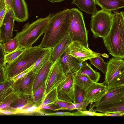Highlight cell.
Segmentation results:
<instances>
[{"label":"cell","mask_w":124,"mask_h":124,"mask_svg":"<svg viewBox=\"0 0 124 124\" xmlns=\"http://www.w3.org/2000/svg\"><path fill=\"white\" fill-rule=\"evenodd\" d=\"M4 66L3 65H0V70H1V68Z\"/></svg>","instance_id":"f5cc1de1"},{"label":"cell","mask_w":124,"mask_h":124,"mask_svg":"<svg viewBox=\"0 0 124 124\" xmlns=\"http://www.w3.org/2000/svg\"><path fill=\"white\" fill-rule=\"evenodd\" d=\"M90 63L104 74L107 70L108 64L101 57L99 56L89 59Z\"/></svg>","instance_id":"f546056e"},{"label":"cell","mask_w":124,"mask_h":124,"mask_svg":"<svg viewBox=\"0 0 124 124\" xmlns=\"http://www.w3.org/2000/svg\"><path fill=\"white\" fill-rule=\"evenodd\" d=\"M36 74L31 70L14 81L11 86L13 91L18 94H32L33 83Z\"/></svg>","instance_id":"7c38bea8"},{"label":"cell","mask_w":124,"mask_h":124,"mask_svg":"<svg viewBox=\"0 0 124 124\" xmlns=\"http://www.w3.org/2000/svg\"><path fill=\"white\" fill-rule=\"evenodd\" d=\"M52 48H47L37 60L32 67V70L37 73L49 60H51Z\"/></svg>","instance_id":"7402d4cb"},{"label":"cell","mask_w":124,"mask_h":124,"mask_svg":"<svg viewBox=\"0 0 124 124\" xmlns=\"http://www.w3.org/2000/svg\"><path fill=\"white\" fill-rule=\"evenodd\" d=\"M72 4H76L80 10L90 14L97 10L95 0H72Z\"/></svg>","instance_id":"44dd1931"},{"label":"cell","mask_w":124,"mask_h":124,"mask_svg":"<svg viewBox=\"0 0 124 124\" xmlns=\"http://www.w3.org/2000/svg\"><path fill=\"white\" fill-rule=\"evenodd\" d=\"M73 41L72 33L68 32L52 48L51 60L53 64L60 58Z\"/></svg>","instance_id":"9a60e30c"},{"label":"cell","mask_w":124,"mask_h":124,"mask_svg":"<svg viewBox=\"0 0 124 124\" xmlns=\"http://www.w3.org/2000/svg\"><path fill=\"white\" fill-rule=\"evenodd\" d=\"M15 21V16L12 9L7 10L0 29L3 43L12 38Z\"/></svg>","instance_id":"5bb4252c"},{"label":"cell","mask_w":124,"mask_h":124,"mask_svg":"<svg viewBox=\"0 0 124 124\" xmlns=\"http://www.w3.org/2000/svg\"><path fill=\"white\" fill-rule=\"evenodd\" d=\"M19 114L27 115H40L42 111L38 107L34 104L32 100L23 106L20 110H18Z\"/></svg>","instance_id":"cb8c5ba5"},{"label":"cell","mask_w":124,"mask_h":124,"mask_svg":"<svg viewBox=\"0 0 124 124\" xmlns=\"http://www.w3.org/2000/svg\"><path fill=\"white\" fill-rule=\"evenodd\" d=\"M7 10L12 9V0H4Z\"/></svg>","instance_id":"c3c4849f"},{"label":"cell","mask_w":124,"mask_h":124,"mask_svg":"<svg viewBox=\"0 0 124 124\" xmlns=\"http://www.w3.org/2000/svg\"><path fill=\"white\" fill-rule=\"evenodd\" d=\"M122 86H124V73L116 78L107 87L108 90Z\"/></svg>","instance_id":"d590c367"},{"label":"cell","mask_w":124,"mask_h":124,"mask_svg":"<svg viewBox=\"0 0 124 124\" xmlns=\"http://www.w3.org/2000/svg\"><path fill=\"white\" fill-rule=\"evenodd\" d=\"M90 102L88 101L85 100L79 103L72 104L63 108H60L58 110L71 111L76 109L77 110L86 111L87 110L86 107Z\"/></svg>","instance_id":"4dcf8cb0"},{"label":"cell","mask_w":124,"mask_h":124,"mask_svg":"<svg viewBox=\"0 0 124 124\" xmlns=\"http://www.w3.org/2000/svg\"><path fill=\"white\" fill-rule=\"evenodd\" d=\"M7 10L5 6L0 11V29Z\"/></svg>","instance_id":"bcb514c9"},{"label":"cell","mask_w":124,"mask_h":124,"mask_svg":"<svg viewBox=\"0 0 124 124\" xmlns=\"http://www.w3.org/2000/svg\"><path fill=\"white\" fill-rule=\"evenodd\" d=\"M65 0H47L50 2L53 3L55 2H59Z\"/></svg>","instance_id":"f907efd6"},{"label":"cell","mask_w":124,"mask_h":124,"mask_svg":"<svg viewBox=\"0 0 124 124\" xmlns=\"http://www.w3.org/2000/svg\"><path fill=\"white\" fill-rule=\"evenodd\" d=\"M45 82L32 93L34 104L39 107L42 103L45 96Z\"/></svg>","instance_id":"4316f807"},{"label":"cell","mask_w":124,"mask_h":124,"mask_svg":"<svg viewBox=\"0 0 124 124\" xmlns=\"http://www.w3.org/2000/svg\"><path fill=\"white\" fill-rule=\"evenodd\" d=\"M68 32H71L73 41H77L88 49V32L82 13L75 8L70 9L69 22Z\"/></svg>","instance_id":"5b68a950"},{"label":"cell","mask_w":124,"mask_h":124,"mask_svg":"<svg viewBox=\"0 0 124 124\" xmlns=\"http://www.w3.org/2000/svg\"><path fill=\"white\" fill-rule=\"evenodd\" d=\"M33 65L31 66L27 69L17 75L16 77L14 78L12 80H13L14 81H15L18 79L21 78L28 73L29 72L32 70V68Z\"/></svg>","instance_id":"ee69618b"},{"label":"cell","mask_w":124,"mask_h":124,"mask_svg":"<svg viewBox=\"0 0 124 124\" xmlns=\"http://www.w3.org/2000/svg\"><path fill=\"white\" fill-rule=\"evenodd\" d=\"M32 100V94H18L16 100L13 103H16V104L12 107L18 110H20L23 106Z\"/></svg>","instance_id":"83f0119b"},{"label":"cell","mask_w":124,"mask_h":124,"mask_svg":"<svg viewBox=\"0 0 124 124\" xmlns=\"http://www.w3.org/2000/svg\"><path fill=\"white\" fill-rule=\"evenodd\" d=\"M54 14L50 13L45 17L38 18L31 23L28 22L25 24L22 30L17 32L15 36L19 46L25 48L32 46L44 33Z\"/></svg>","instance_id":"277c9868"},{"label":"cell","mask_w":124,"mask_h":124,"mask_svg":"<svg viewBox=\"0 0 124 124\" xmlns=\"http://www.w3.org/2000/svg\"><path fill=\"white\" fill-rule=\"evenodd\" d=\"M0 43H2V39L1 35L0 30Z\"/></svg>","instance_id":"816d5d0a"},{"label":"cell","mask_w":124,"mask_h":124,"mask_svg":"<svg viewBox=\"0 0 124 124\" xmlns=\"http://www.w3.org/2000/svg\"><path fill=\"white\" fill-rule=\"evenodd\" d=\"M107 67L103 83L107 86L124 73V58L113 57L107 62Z\"/></svg>","instance_id":"30bf717a"},{"label":"cell","mask_w":124,"mask_h":124,"mask_svg":"<svg viewBox=\"0 0 124 124\" xmlns=\"http://www.w3.org/2000/svg\"><path fill=\"white\" fill-rule=\"evenodd\" d=\"M105 46L113 56L124 58V13L114 11L112 25L103 39Z\"/></svg>","instance_id":"7a4b0ae2"},{"label":"cell","mask_w":124,"mask_h":124,"mask_svg":"<svg viewBox=\"0 0 124 124\" xmlns=\"http://www.w3.org/2000/svg\"><path fill=\"white\" fill-rule=\"evenodd\" d=\"M18 94L13 92L0 102V110L15 109L11 107V104L17 100Z\"/></svg>","instance_id":"484cf974"},{"label":"cell","mask_w":124,"mask_h":124,"mask_svg":"<svg viewBox=\"0 0 124 124\" xmlns=\"http://www.w3.org/2000/svg\"><path fill=\"white\" fill-rule=\"evenodd\" d=\"M60 108L57 106L53 104L43 106L40 108L39 110H41L42 109H47L52 110L53 111H57Z\"/></svg>","instance_id":"b9f144b4"},{"label":"cell","mask_w":124,"mask_h":124,"mask_svg":"<svg viewBox=\"0 0 124 124\" xmlns=\"http://www.w3.org/2000/svg\"><path fill=\"white\" fill-rule=\"evenodd\" d=\"M6 54L4 48L2 43H0V65L5 66L4 58Z\"/></svg>","instance_id":"74e56055"},{"label":"cell","mask_w":124,"mask_h":124,"mask_svg":"<svg viewBox=\"0 0 124 124\" xmlns=\"http://www.w3.org/2000/svg\"><path fill=\"white\" fill-rule=\"evenodd\" d=\"M52 104L55 105L61 108L73 104L61 101L58 100Z\"/></svg>","instance_id":"60d3db41"},{"label":"cell","mask_w":124,"mask_h":124,"mask_svg":"<svg viewBox=\"0 0 124 124\" xmlns=\"http://www.w3.org/2000/svg\"><path fill=\"white\" fill-rule=\"evenodd\" d=\"M61 62L65 75L77 71L83 62L68 54L66 50L60 58Z\"/></svg>","instance_id":"2e32d148"},{"label":"cell","mask_w":124,"mask_h":124,"mask_svg":"<svg viewBox=\"0 0 124 124\" xmlns=\"http://www.w3.org/2000/svg\"><path fill=\"white\" fill-rule=\"evenodd\" d=\"M94 110L95 112H98L103 113H124V101L118 102L105 107L96 108Z\"/></svg>","instance_id":"603a6c76"},{"label":"cell","mask_w":124,"mask_h":124,"mask_svg":"<svg viewBox=\"0 0 124 124\" xmlns=\"http://www.w3.org/2000/svg\"><path fill=\"white\" fill-rule=\"evenodd\" d=\"M14 82L12 80H6L0 83V93L6 90L11 87Z\"/></svg>","instance_id":"8d00e7d4"},{"label":"cell","mask_w":124,"mask_h":124,"mask_svg":"<svg viewBox=\"0 0 124 124\" xmlns=\"http://www.w3.org/2000/svg\"><path fill=\"white\" fill-rule=\"evenodd\" d=\"M73 74L76 85L84 91L94 82L87 76Z\"/></svg>","instance_id":"d4e9b609"},{"label":"cell","mask_w":124,"mask_h":124,"mask_svg":"<svg viewBox=\"0 0 124 124\" xmlns=\"http://www.w3.org/2000/svg\"><path fill=\"white\" fill-rule=\"evenodd\" d=\"M53 64L51 60H49L37 73L33 83L32 93L46 82Z\"/></svg>","instance_id":"ac0fdd59"},{"label":"cell","mask_w":124,"mask_h":124,"mask_svg":"<svg viewBox=\"0 0 124 124\" xmlns=\"http://www.w3.org/2000/svg\"><path fill=\"white\" fill-rule=\"evenodd\" d=\"M43 116H73V112H61L50 113H44Z\"/></svg>","instance_id":"f35d334b"},{"label":"cell","mask_w":124,"mask_h":124,"mask_svg":"<svg viewBox=\"0 0 124 124\" xmlns=\"http://www.w3.org/2000/svg\"><path fill=\"white\" fill-rule=\"evenodd\" d=\"M108 91L107 86L103 83L94 82L85 91L84 101H89L90 104L99 101Z\"/></svg>","instance_id":"4fadbf2b"},{"label":"cell","mask_w":124,"mask_h":124,"mask_svg":"<svg viewBox=\"0 0 124 124\" xmlns=\"http://www.w3.org/2000/svg\"><path fill=\"white\" fill-rule=\"evenodd\" d=\"M47 48L41 47L39 45L26 48L16 58L4 66L6 80H12L33 65Z\"/></svg>","instance_id":"3957f363"},{"label":"cell","mask_w":124,"mask_h":124,"mask_svg":"<svg viewBox=\"0 0 124 124\" xmlns=\"http://www.w3.org/2000/svg\"><path fill=\"white\" fill-rule=\"evenodd\" d=\"M113 15L111 11L102 9L92 14L90 29L94 38L103 39L108 34L111 27Z\"/></svg>","instance_id":"8992f818"},{"label":"cell","mask_w":124,"mask_h":124,"mask_svg":"<svg viewBox=\"0 0 124 124\" xmlns=\"http://www.w3.org/2000/svg\"><path fill=\"white\" fill-rule=\"evenodd\" d=\"M124 101V86L108 90L106 94L99 101L90 104L89 109L106 107Z\"/></svg>","instance_id":"ba28073f"},{"label":"cell","mask_w":124,"mask_h":124,"mask_svg":"<svg viewBox=\"0 0 124 124\" xmlns=\"http://www.w3.org/2000/svg\"><path fill=\"white\" fill-rule=\"evenodd\" d=\"M6 6L4 0H0V11Z\"/></svg>","instance_id":"681fc988"},{"label":"cell","mask_w":124,"mask_h":124,"mask_svg":"<svg viewBox=\"0 0 124 124\" xmlns=\"http://www.w3.org/2000/svg\"><path fill=\"white\" fill-rule=\"evenodd\" d=\"M66 51L68 54L82 62L91 58L101 56L102 54L87 48L77 41H73Z\"/></svg>","instance_id":"8fae6325"},{"label":"cell","mask_w":124,"mask_h":124,"mask_svg":"<svg viewBox=\"0 0 124 124\" xmlns=\"http://www.w3.org/2000/svg\"><path fill=\"white\" fill-rule=\"evenodd\" d=\"M3 44L4 50L6 54L15 50L19 46L18 40L15 37Z\"/></svg>","instance_id":"1f68e13d"},{"label":"cell","mask_w":124,"mask_h":124,"mask_svg":"<svg viewBox=\"0 0 124 124\" xmlns=\"http://www.w3.org/2000/svg\"><path fill=\"white\" fill-rule=\"evenodd\" d=\"M0 113L6 115L19 114L18 110L16 109H13L0 110Z\"/></svg>","instance_id":"ab89813d"},{"label":"cell","mask_w":124,"mask_h":124,"mask_svg":"<svg viewBox=\"0 0 124 124\" xmlns=\"http://www.w3.org/2000/svg\"><path fill=\"white\" fill-rule=\"evenodd\" d=\"M13 91L11 87L6 90L0 93V102Z\"/></svg>","instance_id":"7bdbcfd3"},{"label":"cell","mask_w":124,"mask_h":124,"mask_svg":"<svg viewBox=\"0 0 124 124\" xmlns=\"http://www.w3.org/2000/svg\"><path fill=\"white\" fill-rule=\"evenodd\" d=\"M85 91L76 85L75 89V103H79L84 101Z\"/></svg>","instance_id":"e575fe53"},{"label":"cell","mask_w":124,"mask_h":124,"mask_svg":"<svg viewBox=\"0 0 124 124\" xmlns=\"http://www.w3.org/2000/svg\"><path fill=\"white\" fill-rule=\"evenodd\" d=\"M4 67H3L0 70V83L6 80Z\"/></svg>","instance_id":"f6af8a7d"},{"label":"cell","mask_w":124,"mask_h":124,"mask_svg":"<svg viewBox=\"0 0 124 124\" xmlns=\"http://www.w3.org/2000/svg\"><path fill=\"white\" fill-rule=\"evenodd\" d=\"M69 18V9L54 14L39 46L44 48L54 47L68 32Z\"/></svg>","instance_id":"6da1fadb"},{"label":"cell","mask_w":124,"mask_h":124,"mask_svg":"<svg viewBox=\"0 0 124 124\" xmlns=\"http://www.w3.org/2000/svg\"><path fill=\"white\" fill-rule=\"evenodd\" d=\"M65 76L60 58L52 64L46 81L45 96L57 88Z\"/></svg>","instance_id":"9c48e42d"},{"label":"cell","mask_w":124,"mask_h":124,"mask_svg":"<svg viewBox=\"0 0 124 124\" xmlns=\"http://www.w3.org/2000/svg\"><path fill=\"white\" fill-rule=\"evenodd\" d=\"M76 85L73 74L66 75L56 88L58 100L72 104L75 103Z\"/></svg>","instance_id":"52a82bcc"},{"label":"cell","mask_w":124,"mask_h":124,"mask_svg":"<svg viewBox=\"0 0 124 124\" xmlns=\"http://www.w3.org/2000/svg\"><path fill=\"white\" fill-rule=\"evenodd\" d=\"M104 114L105 116H122L124 115V113H114Z\"/></svg>","instance_id":"7dc6e473"},{"label":"cell","mask_w":124,"mask_h":124,"mask_svg":"<svg viewBox=\"0 0 124 124\" xmlns=\"http://www.w3.org/2000/svg\"><path fill=\"white\" fill-rule=\"evenodd\" d=\"M12 9L16 21L23 22L28 19V6L25 0H12Z\"/></svg>","instance_id":"e0dca14e"},{"label":"cell","mask_w":124,"mask_h":124,"mask_svg":"<svg viewBox=\"0 0 124 124\" xmlns=\"http://www.w3.org/2000/svg\"><path fill=\"white\" fill-rule=\"evenodd\" d=\"M101 9L111 11L124 7V0H95Z\"/></svg>","instance_id":"ffe728a7"},{"label":"cell","mask_w":124,"mask_h":124,"mask_svg":"<svg viewBox=\"0 0 124 124\" xmlns=\"http://www.w3.org/2000/svg\"><path fill=\"white\" fill-rule=\"evenodd\" d=\"M77 75H84L87 76L94 82L97 83L99 81L100 73L93 70L91 65L85 61L84 62L79 69L73 73Z\"/></svg>","instance_id":"d6986e66"},{"label":"cell","mask_w":124,"mask_h":124,"mask_svg":"<svg viewBox=\"0 0 124 124\" xmlns=\"http://www.w3.org/2000/svg\"><path fill=\"white\" fill-rule=\"evenodd\" d=\"M26 48L19 46L15 50L6 54L4 58V64L10 63L15 60L25 50Z\"/></svg>","instance_id":"d6a6232c"},{"label":"cell","mask_w":124,"mask_h":124,"mask_svg":"<svg viewBox=\"0 0 124 124\" xmlns=\"http://www.w3.org/2000/svg\"><path fill=\"white\" fill-rule=\"evenodd\" d=\"M73 116H105V114L97 113L95 112L94 109H89V110H77L73 112Z\"/></svg>","instance_id":"836d02e7"},{"label":"cell","mask_w":124,"mask_h":124,"mask_svg":"<svg viewBox=\"0 0 124 124\" xmlns=\"http://www.w3.org/2000/svg\"><path fill=\"white\" fill-rule=\"evenodd\" d=\"M56 88H55L46 94L42 103L38 107L39 109L44 105L52 104L58 100Z\"/></svg>","instance_id":"f1b7e54d"}]
</instances>
